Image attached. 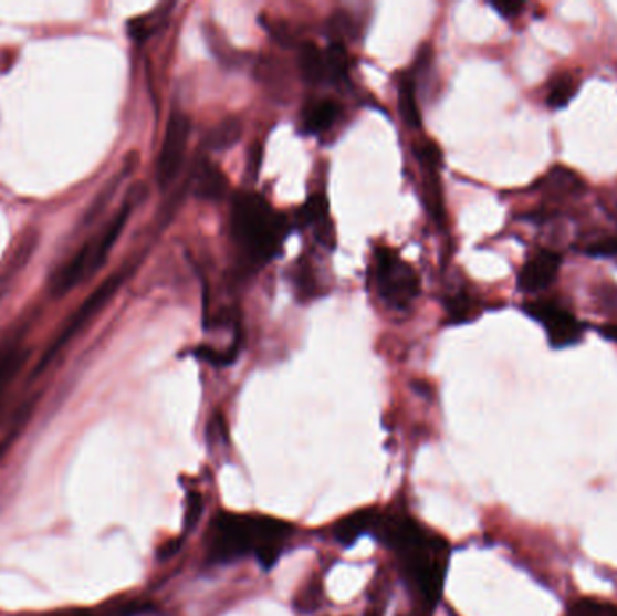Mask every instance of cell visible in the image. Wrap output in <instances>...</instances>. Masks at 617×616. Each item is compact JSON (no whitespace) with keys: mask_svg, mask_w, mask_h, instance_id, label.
I'll list each match as a JSON object with an SVG mask.
<instances>
[{"mask_svg":"<svg viewBox=\"0 0 617 616\" xmlns=\"http://www.w3.org/2000/svg\"><path fill=\"white\" fill-rule=\"evenodd\" d=\"M540 190L547 198L560 201V199L576 198L579 194L585 192V182L573 170L556 167L540 181Z\"/></svg>","mask_w":617,"mask_h":616,"instance_id":"cell-11","label":"cell"},{"mask_svg":"<svg viewBox=\"0 0 617 616\" xmlns=\"http://www.w3.org/2000/svg\"><path fill=\"white\" fill-rule=\"evenodd\" d=\"M294 286L299 291L300 299L311 301L313 296L318 295V284H316V276H314L313 268L308 267L307 262H299L294 268Z\"/></svg>","mask_w":617,"mask_h":616,"instance_id":"cell-24","label":"cell"},{"mask_svg":"<svg viewBox=\"0 0 617 616\" xmlns=\"http://www.w3.org/2000/svg\"><path fill=\"white\" fill-rule=\"evenodd\" d=\"M294 526L282 519L257 513L219 512L206 533V561L213 566L245 557L257 558L270 572L293 537Z\"/></svg>","mask_w":617,"mask_h":616,"instance_id":"cell-2","label":"cell"},{"mask_svg":"<svg viewBox=\"0 0 617 616\" xmlns=\"http://www.w3.org/2000/svg\"><path fill=\"white\" fill-rule=\"evenodd\" d=\"M560 259L558 253L551 250H540L534 253L530 261L525 262L519 275V288L524 293H538L547 290L558 275Z\"/></svg>","mask_w":617,"mask_h":616,"instance_id":"cell-9","label":"cell"},{"mask_svg":"<svg viewBox=\"0 0 617 616\" xmlns=\"http://www.w3.org/2000/svg\"><path fill=\"white\" fill-rule=\"evenodd\" d=\"M191 122L187 114L174 113L168 119L167 133L163 139L161 153L157 159V182L159 187H170L181 170L182 159L187 154Z\"/></svg>","mask_w":617,"mask_h":616,"instance_id":"cell-8","label":"cell"},{"mask_svg":"<svg viewBox=\"0 0 617 616\" xmlns=\"http://www.w3.org/2000/svg\"><path fill=\"white\" fill-rule=\"evenodd\" d=\"M171 4L168 6H159L157 10H154L153 13H148V15L139 17V19L133 20L130 24H128V31H130V36L137 42H143V40H147L148 36H153L163 24H165V20L168 19V13H170Z\"/></svg>","mask_w":617,"mask_h":616,"instance_id":"cell-18","label":"cell"},{"mask_svg":"<svg viewBox=\"0 0 617 616\" xmlns=\"http://www.w3.org/2000/svg\"><path fill=\"white\" fill-rule=\"evenodd\" d=\"M416 158L419 165H421L422 173H428V170L439 173V168L442 165L441 148L437 147L430 139L416 145Z\"/></svg>","mask_w":617,"mask_h":616,"instance_id":"cell-26","label":"cell"},{"mask_svg":"<svg viewBox=\"0 0 617 616\" xmlns=\"http://www.w3.org/2000/svg\"><path fill=\"white\" fill-rule=\"evenodd\" d=\"M585 253L590 257H617V236L602 237L598 241L588 242Z\"/></svg>","mask_w":617,"mask_h":616,"instance_id":"cell-27","label":"cell"},{"mask_svg":"<svg viewBox=\"0 0 617 616\" xmlns=\"http://www.w3.org/2000/svg\"><path fill=\"white\" fill-rule=\"evenodd\" d=\"M145 198H147V185L145 182H139L136 187L130 188V192L127 194V198L123 201L122 208L114 216L113 221L108 222L105 230L96 239L84 244V248L54 275L53 286H51L54 295H64L79 282L98 272L100 268L107 261L108 253L113 250L119 236H122L123 228L127 225L134 208Z\"/></svg>","mask_w":617,"mask_h":616,"instance_id":"cell-4","label":"cell"},{"mask_svg":"<svg viewBox=\"0 0 617 616\" xmlns=\"http://www.w3.org/2000/svg\"><path fill=\"white\" fill-rule=\"evenodd\" d=\"M524 310L531 319L542 324L547 333L548 344L554 349L578 344L585 335V326L578 321V316L554 302H530Z\"/></svg>","mask_w":617,"mask_h":616,"instance_id":"cell-7","label":"cell"},{"mask_svg":"<svg viewBox=\"0 0 617 616\" xmlns=\"http://www.w3.org/2000/svg\"><path fill=\"white\" fill-rule=\"evenodd\" d=\"M377 291L387 306L408 310L421 291L416 270L390 248H379L376 259Z\"/></svg>","mask_w":617,"mask_h":616,"instance_id":"cell-5","label":"cell"},{"mask_svg":"<svg viewBox=\"0 0 617 616\" xmlns=\"http://www.w3.org/2000/svg\"><path fill=\"white\" fill-rule=\"evenodd\" d=\"M300 218H302L305 225L316 230L314 233H316L322 244H327L328 248H333V225H331V219H328V205L324 196H320V194L311 196L307 202H305L304 208H302Z\"/></svg>","mask_w":617,"mask_h":616,"instance_id":"cell-13","label":"cell"},{"mask_svg":"<svg viewBox=\"0 0 617 616\" xmlns=\"http://www.w3.org/2000/svg\"><path fill=\"white\" fill-rule=\"evenodd\" d=\"M325 59H327L328 80L331 84H338L343 79H347L348 73V55L345 45L338 42H331L325 50Z\"/></svg>","mask_w":617,"mask_h":616,"instance_id":"cell-20","label":"cell"},{"mask_svg":"<svg viewBox=\"0 0 617 616\" xmlns=\"http://www.w3.org/2000/svg\"><path fill=\"white\" fill-rule=\"evenodd\" d=\"M373 533L396 553L402 577L411 587L421 612L430 616L441 602L450 562V544L441 535L422 526L417 519L402 513L377 512Z\"/></svg>","mask_w":617,"mask_h":616,"instance_id":"cell-1","label":"cell"},{"mask_svg":"<svg viewBox=\"0 0 617 616\" xmlns=\"http://www.w3.org/2000/svg\"><path fill=\"white\" fill-rule=\"evenodd\" d=\"M342 107L334 100H316L305 107L304 130L308 134L325 133L338 122Z\"/></svg>","mask_w":617,"mask_h":616,"instance_id":"cell-14","label":"cell"},{"mask_svg":"<svg viewBox=\"0 0 617 616\" xmlns=\"http://www.w3.org/2000/svg\"><path fill=\"white\" fill-rule=\"evenodd\" d=\"M125 276H127V270L113 273L82 302V306L74 311L73 315L69 316L67 324L62 327L59 336L54 338L53 344L48 347L45 355L42 356L39 370L45 369L53 362L54 356L59 355L60 351L64 349L65 345L73 341L74 336L79 335L80 331L84 330V326H87L88 322L93 321L103 307L107 306V302L116 295V291L125 281Z\"/></svg>","mask_w":617,"mask_h":616,"instance_id":"cell-6","label":"cell"},{"mask_svg":"<svg viewBox=\"0 0 617 616\" xmlns=\"http://www.w3.org/2000/svg\"><path fill=\"white\" fill-rule=\"evenodd\" d=\"M397 85H399L397 87V98H399V113H401L402 122L411 128L421 127V111L417 105L414 73H402Z\"/></svg>","mask_w":617,"mask_h":616,"instance_id":"cell-16","label":"cell"},{"mask_svg":"<svg viewBox=\"0 0 617 616\" xmlns=\"http://www.w3.org/2000/svg\"><path fill=\"white\" fill-rule=\"evenodd\" d=\"M228 178L210 159H199L194 170V194L202 201H221L228 192Z\"/></svg>","mask_w":617,"mask_h":616,"instance_id":"cell-10","label":"cell"},{"mask_svg":"<svg viewBox=\"0 0 617 616\" xmlns=\"http://www.w3.org/2000/svg\"><path fill=\"white\" fill-rule=\"evenodd\" d=\"M242 136V124L239 118H226L217 125L208 136V147L213 150H228L239 142Z\"/></svg>","mask_w":617,"mask_h":616,"instance_id":"cell-19","label":"cell"},{"mask_svg":"<svg viewBox=\"0 0 617 616\" xmlns=\"http://www.w3.org/2000/svg\"><path fill=\"white\" fill-rule=\"evenodd\" d=\"M565 616H617V607L610 602L596 601V598H582L568 607Z\"/></svg>","mask_w":617,"mask_h":616,"instance_id":"cell-22","label":"cell"},{"mask_svg":"<svg viewBox=\"0 0 617 616\" xmlns=\"http://www.w3.org/2000/svg\"><path fill=\"white\" fill-rule=\"evenodd\" d=\"M578 80L574 79V74H558L548 85V107L551 109H564V107H567L568 102L578 93Z\"/></svg>","mask_w":617,"mask_h":616,"instance_id":"cell-17","label":"cell"},{"mask_svg":"<svg viewBox=\"0 0 617 616\" xmlns=\"http://www.w3.org/2000/svg\"><path fill=\"white\" fill-rule=\"evenodd\" d=\"M147 607L142 606L139 602H125V604H116L108 607L107 612H93V609H69V612L54 613L50 616H136L143 613Z\"/></svg>","mask_w":617,"mask_h":616,"instance_id":"cell-23","label":"cell"},{"mask_svg":"<svg viewBox=\"0 0 617 616\" xmlns=\"http://www.w3.org/2000/svg\"><path fill=\"white\" fill-rule=\"evenodd\" d=\"M473 304H471V299L464 293H459V295L451 296L446 307L450 311L451 319L456 321H466L470 316V310Z\"/></svg>","mask_w":617,"mask_h":616,"instance_id":"cell-28","label":"cell"},{"mask_svg":"<svg viewBox=\"0 0 617 616\" xmlns=\"http://www.w3.org/2000/svg\"><path fill=\"white\" fill-rule=\"evenodd\" d=\"M290 222L260 194L239 192L231 207V233L245 272H255L282 252Z\"/></svg>","mask_w":617,"mask_h":616,"instance_id":"cell-3","label":"cell"},{"mask_svg":"<svg viewBox=\"0 0 617 616\" xmlns=\"http://www.w3.org/2000/svg\"><path fill=\"white\" fill-rule=\"evenodd\" d=\"M491 8L499 11L500 15L505 17V19H514L519 17L524 10V2H511V0H505V2H491Z\"/></svg>","mask_w":617,"mask_h":616,"instance_id":"cell-29","label":"cell"},{"mask_svg":"<svg viewBox=\"0 0 617 616\" xmlns=\"http://www.w3.org/2000/svg\"><path fill=\"white\" fill-rule=\"evenodd\" d=\"M300 71L308 84H331L325 50H320L313 42H307L300 50Z\"/></svg>","mask_w":617,"mask_h":616,"instance_id":"cell-15","label":"cell"},{"mask_svg":"<svg viewBox=\"0 0 617 616\" xmlns=\"http://www.w3.org/2000/svg\"><path fill=\"white\" fill-rule=\"evenodd\" d=\"M599 335L617 344V324H608V326L599 327Z\"/></svg>","mask_w":617,"mask_h":616,"instance_id":"cell-31","label":"cell"},{"mask_svg":"<svg viewBox=\"0 0 617 616\" xmlns=\"http://www.w3.org/2000/svg\"><path fill=\"white\" fill-rule=\"evenodd\" d=\"M239 349L240 342L233 341L230 347H226L222 351L213 349L210 345H201L199 349L194 351V355L205 361L206 364L213 365V367H226V365H231L237 361Z\"/></svg>","mask_w":617,"mask_h":616,"instance_id":"cell-21","label":"cell"},{"mask_svg":"<svg viewBox=\"0 0 617 616\" xmlns=\"http://www.w3.org/2000/svg\"><path fill=\"white\" fill-rule=\"evenodd\" d=\"M376 518V510L365 508V510L351 513L347 518L339 519L338 523L334 524L333 528L334 541L343 544V546L356 543L365 533H373Z\"/></svg>","mask_w":617,"mask_h":616,"instance_id":"cell-12","label":"cell"},{"mask_svg":"<svg viewBox=\"0 0 617 616\" xmlns=\"http://www.w3.org/2000/svg\"><path fill=\"white\" fill-rule=\"evenodd\" d=\"M328 33L333 36V42L343 44V40L353 39L356 33L353 17L347 11H336L328 20Z\"/></svg>","mask_w":617,"mask_h":616,"instance_id":"cell-25","label":"cell"},{"mask_svg":"<svg viewBox=\"0 0 617 616\" xmlns=\"http://www.w3.org/2000/svg\"><path fill=\"white\" fill-rule=\"evenodd\" d=\"M188 504H190V507H188L187 510V519H188L187 526H196L197 521L201 519V512H202L201 495H199V493H190V495H188Z\"/></svg>","mask_w":617,"mask_h":616,"instance_id":"cell-30","label":"cell"}]
</instances>
